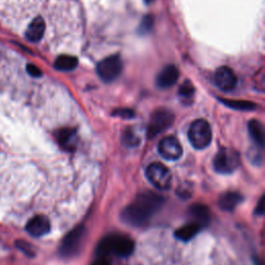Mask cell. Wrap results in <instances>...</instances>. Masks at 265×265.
I'll return each instance as SVG.
<instances>
[{"label": "cell", "mask_w": 265, "mask_h": 265, "mask_svg": "<svg viewBox=\"0 0 265 265\" xmlns=\"http://www.w3.org/2000/svg\"><path fill=\"white\" fill-rule=\"evenodd\" d=\"M164 198L153 192L139 194L134 201L122 211V220L134 227H142L147 224L161 209Z\"/></svg>", "instance_id": "cell-1"}, {"label": "cell", "mask_w": 265, "mask_h": 265, "mask_svg": "<svg viewBox=\"0 0 265 265\" xmlns=\"http://www.w3.org/2000/svg\"><path fill=\"white\" fill-rule=\"evenodd\" d=\"M134 251V242L126 236L113 235L104 238L98 244V255L107 257L114 254L118 257H127Z\"/></svg>", "instance_id": "cell-2"}, {"label": "cell", "mask_w": 265, "mask_h": 265, "mask_svg": "<svg viewBox=\"0 0 265 265\" xmlns=\"http://www.w3.org/2000/svg\"><path fill=\"white\" fill-rule=\"evenodd\" d=\"M212 138L211 127L204 119H197L189 128V140L196 149H204L209 146Z\"/></svg>", "instance_id": "cell-3"}, {"label": "cell", "mask_w": 265, "mask_h": 265, "mask_svg": "<svg viewBox=\"0 0 265 265\" xmlns=\"http://www.w3.org/2000/svg\"><path fill=\"white\" fill-rule=\"evenodd\" d=\"M240 165L239 154L233 148H223L213 160L214 170L221 174L234 172Z\"/></svg>", "instance_id": "cell-4"}, {"label": "cell", "mask_w": 265, "mask_h": 265, "mask_svg": "<svg viewBox=\"0 0 265 265\" xmlns=\"http://www.w3.org/2000/svg\"><path fill=\"white\" fill-rule=\"evenodd\" d=\"M146 177L151 184L160 191L169 190L172 175L169 169L161 163H153L146 169Z\"/></svg>", "instance_id": "cell-5"}, {"label": "cell", "mask_w": 265, "mask_h": 265, "mask_svg": "<svg viewBox=\"0 0 265 265\" xmlns=\"http://www.w3.org/2000/svg\"><path fill=\"white\" fill-rule=\"evenodd\" d=\"M174 121V114L168 109H159L152 115L147 126V137L155 138L169 128Z\"/></svg>", "instance_id": "cell-6"}, {"label": "cell", "mask_w": 265, "mask_h": 265, "mask_svg": "<svg viewBox=\"0 0 265 265\" xmlns=\"http://www.w3.org/2000/svg\"><path fill=\"white\" fill-rule=\"evenodd\" d=\"M122 71V60L118 55H111L99 61L96 65L98 77L105 82H111L117 78Z\"/></svg>", "instance_id": "cell-7"}, {"label": "cell", "mask_w": 265, "mask_h": 265, "mask_svg": "<svg viewBox=\"0 0 265 265\" xmlns=\"http://www.w3.org/2000/svg\"><path fill=\"white\" fill-rule=\"evenodd\" d=\"M84 232V227H78L65 235L59 248V252L63 257H72L79 252L85 235Z\"/></svg>", "instance_id": "cell-8"}, {"label": "cell", "mask_w": 265, "mask_h": 265, "mask_svg": "<svg viewBox=\"0 0 265 265\" xmlns=\"http://www.w3.org/2000/svg\"><path fill=\"white\" fill-rule=\"evenodd\" d=\"M159 153L165 160L176 161L182 155V147L177 138L166 137L159 144Z\"/></svg>", "instance_id": "cell-9"}, {"label": "cell", "mask_w": 265, "mask_h": 265, "mask_svg": "<svg viewBox=\"0 0 265 265\" xmlns=\"http://www.w3.org/2000/svg\"><path fill=\"white\" fill-rule=\"evenodd\" d=\"M213 81L215 85L223 91L233 90L237 84V78L235 74L228 66H220L214 72Z\"/></svg>", "instance_id": "cell-10"}, {"label": "cell", "mask_w": 265, "mask_h": 265, "mask_svg": "<svg viewBox=\"0 0 265 265\" xmlns=\"http://www.w3.org/2000/svg\"><path fill=\"white\" fill-rule=\"evenodd\" d=\"M51 230V224L47 217L42 214L36 215L26 225V231L33 237H42Z\"/></svg>", "instance_id": "cell-11"}, {"label": "cell", "mask_w": 265, "mask_h": 265, "mask_svg": "<svg viewBox=\"0 0 265 265\" xmlns=\"http://www.w3.org/2000/svg\"><path fill=\"white\" fill-rule=\"evenodd\" d=\"M179 78V71L175 65H167L160 72L157 77V85L162 88H169L173 86L178 81Z\"/></svg>", "instance_id": "cell-12"}, {"label": "cell", "mask_w": 265, "mask_h": 265, "mask_svg": "<svg viewBox=\"0 0 265 265\" xmlns=\"http://www.w3.org/2000/svg\"><path fill=\"white\" fill-rule=\"evenodd\" d=\"M56 140L64 151L72 152L77 144V134L73 128H62L56 132Z\"/></svg>", "instance_id": "cell-13"}, {"label": "cell", "mask_w": 265, "mask_h": 265, "mask_svg": "<svg viewBox=\"0 0 265 265\" xmlns=\"http://www.w3.org/2000/svg\"><path fill=\"white\" fill-rule=\"evenodd\" d=\"M46 30V24L43 18L41 17H37L35 20L29 24L27 30H26V38L28 41L37 43L42 40L44 37V33Z\"/></svg>", "instance_id": "cell-14"}, {"label": "cell", "mask_w": 265, "mask_h": 265, "mask_svg": "<svg viewBox=\"0 0 265 265\" xmlns=\"http://www.w3.org/2000/svg\"><path fill=\"white\" fill-rule=\"evenodd\" d=\"M242 201V197L240 194L235 192H228L221 196L219 200V205L222 210L232 211L236 208V206Z\"/></svg>", "instance_id": "cell-15"}, {"label": "cell", "mask_w": 265, "mask_h": 265, "mask_svg": "<svg viewBox=\"0 0 265 265\" xmlns=\"http://www.w3.org/2000/svg\"><path fill=\"white\" fill-rule=\"evenodd\" d=\"M78 58L72 55H60L54 62L55 69L62 72H70L77 68Z\"/></svg>", "instance_id": "cell-16"}, {"label": "cell", "mask_w": 265, "mask_h": 265, "mask_svg": "<svg viewBox=\"0 0 265 265\" xmlns=\"http://www.w3.org/2000/svg\"><path fill=\"white\" fill-rule=\"evenodd\" d=\"M190 214L192 218L196 220V224L201 227V225L207 224L209 221V210L205 205L202 204H195L190 208Z\"/></svg>", "instance_id": "cell-17"}, {"label": "cell", "mask_w": 265, "mask_h": 265, "mask_svg": "<svg viewBox=\"0 0 265 265\" xmlns=\"http://www.w3.org/2000/svg\"><path fill=\"white\" fill-rule=\"evenodd\" d=\"M248 127V131H250V135L252 137V139L254 140L256 146L262 148L264 145V129H263V125L261 122H259L258 120H251L247 124Z\"/></svg>", "instance_id": "cell-18"}, {"label": "cell", "mask_w": 265, "mask_h": 265, "mask_svg": "<svg viewBox=\"0 0 265 265\" xmlns=\"http://www.w3.org/2000/svg\"><path fill=\"white\" fill-rule=\"evenodd\" d=\"M199 230H200V226L196 223H191L182 226L181 228L176 230L175 236L182 241H189L192 238H194V236L198 233Z\"/></svg>", "instance_id": "cell-19"}, {"label": "cell", "mask_w": 265, "mask_h": 265, "mask_svg": "<svg viewBox=\"0 0 265 265\" xmlns=\"http://www.w3.org/2000/svg\"><path fill=\"white\" fill-rule=\"evenodd\" d=\"M221 102L228 106L229 108L235 109V110H240V111H250L254 110L256 108V105L252 102L247 101H238V99H226V98H221Z\"/></svg>", "instance_id": "cell-20"}, {"label": "cell", "mask_w": 265, "mask_h": 265, "mask_svg": "<svg viewBox=\"0 0 265 265\" xmlns=\"http://www.w3.org/2000/svg\"><path fill=\"white\" fill-rule=\"evenodd\" d=\"M178 94H179L182 102L191 103L192 98L195 94V87L193 85V83L189 80L185 81V83H182V85L179 87Z\"/></svg>", "instance_id": "cell-21"}, {"label": "cell", "mask_w": 265, "mask_h": 265, "mask_svg": "<svg viewBox=\"0 0 265 265\" xmlns=\"http://www.w3.org/2000/svg\"><path fill=\"white\" fill-rule=\"evenodd\" d=\"M121 139H122V143L128 147L137 146L140 143L139 136L136 134V132H134L132 129H126L125 131H123Z\"/></svg>", "instance_id": "cell-22"}, {"label": "cell", "mask_w": 265, "mask_h": 265, "mask_svg": "<svg viewBox=\"0 0 265 265\" xmlns=\"http://www.w3.org/2000/svg\"><path fill=\"white\" fill-rule=\"evenodd\" d=\"M153 26H154V18L152 16L147 15L144 17V19L142 20V22L140 24L139 31L144 35V33H147V32L151 31Z\"/></svg>", "instance_id": "cell-23"}, {"label": "cell", "mask_w": 265, "mask_h": 265, "mask_svg": "<svg viewBox=\"0 0 265 265\" xmlns=\"http://www.w3.org/2000/svg\"><path fill=\"white\" fill-rule=\"evenodd\" d=\"M16 245L18 246L20 248V250L23 251L25 254H27L28 256H33V255H35V252H33L30 243H28L26 241H23V240H19V241L16 242Z\"/></svg>", "instance_id": "cell-24"}, {"label": "cell", "mask_w": 265, "mask_h": 265, "mask_svg": "<svg viewBox=\"0 0 265 265\" xmlns=\"http://www.w3.org/2000/svg\"><path fill=\"white\" fill-rule=\"evenodd\" d=\"M26 70H27V73L31 76V77H35V78H40L42 77V71L38 68V66H36L35 64H27L26 66Z\"/></svg>", "instance_id": "cell-25"}, {"label": "cell", "mask_w": 265, "mask_h": 265, "mask_svg": "<svg viewBox=\"0 0 265 265\" xmlns=\"http://www.w3.org/2000/svg\"><path fill=\"white\" fill-rule=\"evenodd\" d=\"M114 115L120 116L122 118H131L134 117V111L129 109H120V110H115Z\"/></svg>", "instance_id": "cell-26"}, {"label": "cell", "mask_w": 265, "mask_h": 265, "mask_svg": "<svg viewBox=\"0 0 265 265\" xmlns=\"http://www.w3.org/2000/svg\"><path fill=\"white\" fill-rule=\"evenodd\" d=\"M91 265H110V264H109V261L107 260L106 257L99 256Z\"/></svg>", "instance_id": "cell-27"}, {"label": "cell", "mask_w": 265, "mask_h": 265, "mask_svg": "<svg viewBox=\"0 0 265 265\" xmlns=\"http://www.w3.org/2000/svg\"><path fill=\"white\" fill-rule=\"evenodd\" d=\"M264 212V202H263V197L260 199V201L258 203V207L256 209L257 214H262Z\"/></svg>", "instance_id": "cell-28"}, {"label": "cell", "mask_w": 265, "mask_h": 265, "mask_svg": "<svg viewBox=\"0 0 265 265\" xmlns=\"http://www.w3.org/2000/svg\"><path fill=\"white\" fill-rule=\"evenodd\" d=\"M144 2H145L146 4H151V3L154 2V0H144Z\"/></svg>", "instance_id": "cell-29"}]
</instances>
